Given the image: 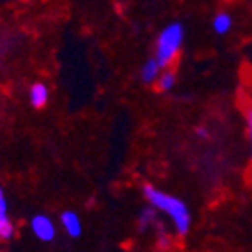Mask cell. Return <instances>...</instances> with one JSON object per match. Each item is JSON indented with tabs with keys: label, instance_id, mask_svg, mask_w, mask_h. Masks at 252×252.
I'll use <instances>...</instances> for the list:
<instances>
[{
	"label": "cell",
	"instance_id": "obj_7",
	"mask_svg": "<svg viewBox=\"0 0 252 252\" xmlns=\"http://www.w3.org/2000/svg\"><path fill=\"white\" fill-rule=\"evenodd\" d=\"M159 63H158V60H149V62L144 65V68H142V81L147 84L151 83H156L158 77H159Z\"/></svg>",
	"mask_w": 252,
	"mask_h": 252
},
{
	"label": "cell",
	"instance_id": "obj_9",
	"mask_svg": "<svg viewBox=\"0 0 252 252\" xmlns=\"http://www.w3.org/2000/svg\"><path fill=\"white\" fill-rule=\"evenodd\" d=\"M156 83H158V90H161V91L172 90L173 83H175V72H173L172 68H166V70L158 77Z\"/></svg>",
	"mask_w": 252,
	"mask_h": 252
},
{
	"label": "cell",
	"instance_id": "obj_4",
	"mask_svg": "<svg viewBox=\"0 0 252 252\" xmlns=\"http://www.w3.org/2000/svg\"><path fill=\"white\" fill-rule=\"evenodd\" d=\"M14 235V226L7 216V200L4 196V191L0 188V238H11Z\"/></svg>",
	"mask_w": 252,
	"mask_h": 252
},
{
	"label": "cell",
	"instance_id": "obj_13",
	"mask_svg": "<svg viewBox=\"0 0 252 252\" xmlns=\"http://www.w3.org/2000/svg\"><path fill=\"white\" fill-rule=\"evenodd\" d=\"M196 133L200 135V137H207V130H203V128H198Z\"/></svg>",
	"mask_w": 252,
	"mask_h": 252
},
{
	"label": "cell",
	"instance_id": "obj_8",
	"mask_svg": "<svg viewBox=\"0 0 252 252\" xmlns=\"http://www.w3.org/2000/svg\"><path fill=\"white\" fill-rule=\"evenodd\" d=\"M238 105H240L242 112H244L245 123H247L249 137H251V144H252V102L245 96V94H240V98H238Z\"/></svg>",
	"mask_w": 252,
	"mask_h": 252
},
{
	"label": "cell",
	"instance_id": "obj_6",
	"mask_svg": "<svg viewBox=\"0 0 252 252\" xmlns=\"http://www.w3.org/2000/svg\"><path fill=\"white\" fill-rule=\"evenodd\" d=\"M47 98H49V91H47L46 84L42 83H35L30 88V103L35 109H40L47 103Z\"/></svg>",
	"mask_w": 252,
	"mask_h": 252
},
{
	"label": "cell",
	"instance_id": "obj_5",
	"mask_svg": "<svg viewBox=\"0 0 252 252\" xmlns=\"http://www.w3.org/2000/svg\"><path fill=\"white\" fill-rule=\"evenodd\" d=\"M62 224L65 228V231L70 236H79L83 231V224H81V219L75 212L67 210V212L62 214Z\"/></svg>",
	"mask_w": 252,
	"mask_h": 252
},
{
	"label": "cell",
	"instance_id": "obj_11",
	"mask_svg": "<svg viewBox=\"0 0 252 252\" xmlns=\"http://www.w3.org/2000/svg\"><path fill=\"white\" fill-rule=\"evenodd\" d=\"M231 27V18H229L226 12H219L214 20V28H216L217 33H226Z\"/></svg>",
	"mask_w": 252,
	"mask_h": 252
},
{
	"label": "cell",
	"instance_id": "obj_12",
	"mask_svg": "<svg viewBox=\"0 0 252 252\" xmlns=\"http://www.w3.org/2000/svg\"><path fill=\"white\" fill-rule=\"evenodd\" d=\"M158 245H159V249H168L170 247V236L161 231L159 233V238H158Z\"/></svg>",
	"mask_w": 252,
	"mask_h": 252
},
{
	"label": "cell",
	"instance_id": "obj_10",
	"mask_svg": "<svg viewBox=\"0 0 252 252\" xmlns=\"http://www.w3.org/2000/svg\"><path fill=\"white\" fill-rule=\"evenodd\" d=\"M154 220H156V209L154 207H147V209L142 210L140 217H138V228L144 231L147 226L154 224Z\"/></svg>",
	"mask_w": 252,
	"mask_h": 252
},
{
	"label": "cell",
	"instance_id": "obj_1",
	"mask_svg": "<svg viewBox=\"0 0 252 252\" xmlns=\"http://www.w3.org/2000/svg\"><path fill=\"white\" fill-rule=\"evenodd\" d=\"M144 196L147 198L151 207H154L156 210H161L163 214H166L172 219L177 235H188L189 228H191V212L181 198L165 193V191L154 188L151 184L144 186Z\"/></svg>",
	"mask_w": 252,
	"mask_h": 252
},
{
	"label": "cell",
	"instance_id": "obj_3",
	"mask_svg": "<svg viewBox=\"0 0 252 252\" xmlns=\"http://www.w3.org/2000/svg\"><path fill=\"white\" fill-rule=\"evenodd\" d=\"M30 226H32L33 235L42 242H51L56 235V228H55V224H53V220L47 216H42V214L33 217Z\"/></svg>",
	"mask_w": 252,
	"mask_h": 252
},
{
	"label": "cell",
	"instance_id": "obj_2",
	"mask_svg": "<svg viewBox=\"0 0 252 252\" xmlns=\"http://www.w3.org/2000/svg\"><path fill=\"white\" fill-rule=\"evenodd\" d=\"M182 27L177 23L170 25L168 28L161 32V35L156 44V60L161 68H172L179 55V47L182 42Z\"/></svg>",
	"mask_w": 252,
	"mask_h": 252
}]
</instances>
